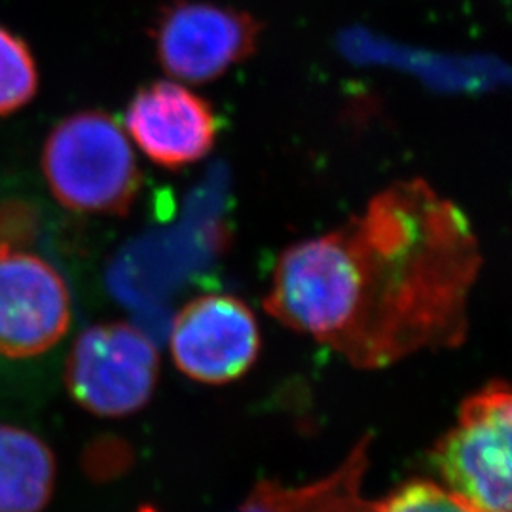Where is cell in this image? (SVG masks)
Segmentation results:
<instances>
[{
	"label": "cell",
	"instance_id": "1",
	"mask_svg": "<svg viewBox=\"0 0 512 512\" xmlns=\"http://www.w3.org/2000/svg\"><path fill=\"white\" fill-rule=\"evenodd\" d=\"M480 268L467 215L410 179L336 230L285 249L264 308L357 368H385L463 344Z\"/></svg>",
	"mask_w": 512,
	"mask_h": 512
},
{
	"label": "cell",
	"instance_id": "2",
	"mask_svg": "<svg viewBox=\"0 0 512 512\" xmlns=\"http://www.w3.org/2000/svg\"><path fill=\"white\" fill-rule=\"evenodd\" d=\"M42 171L55 200L76 213L126 215L141 190L128 135L101 110L76 112L55 126Z\"/></svg>",
	"mask_w": 512,
	"mask_h": 512
},
{
	"label": "cell",
	"instance_id": "3",
	"mask_svg": "<svg viewBox=\"0 0 512 512\" xmlns=\"http://www.w3.org/2000/svg\"><path fill=\"white\" fill-rule=\"evenodd\" d=\"M511 431L509 385L497 380L467 397L429 458L446 490L478 512H511Z\"/></svg>",
	"mask_w": 512,
	"mask_h": 512
},
{
	"label": "cell",
	"instance_id": "4",
	"mask_svg": "<svg viewBox=\"0 0 512 512\" xmlns=\"http://www.w3.org/2000/svg\"><path fill=\"white\" fill-rule=\"evenodd\" d=\"M160 355L147 334L129 323L84 330L65 366V384L76 403L101 418H124L150 401Z\"/></svg>",
	"mask_w": 512,
	"mask_h": 512
},
{
	"label": "cell",
	"instance_id": "5",
	"mask_svg": "<svg viewBox=\"0 0 512 512\" xmlns=\"http://www.w3.org/2000/svg\"><path fill=\"white\" fill-rule=\"evenodd\" d=\"M260 33V23L247 12L177 0L156 19L154 48L169 76L207 84L255 54Z\"/></svg>",
	"mask_w": 512,
	"mask_h": 512
},
{
	"label": "cell",
	"instance_id": "6",
	"mask_svg": "<svg viewBox=\"0 0 512 512\" xmlns=\"http://www.w3.org/2000/svg\"><path fill=\"white\" fill-rule=\"evenodd\" d=\"M179 370L200 384H230L255 365L260 330L251 308L230 294H203L177 313L169 334Z\"/></svg>",
	"mask_w": 512,
	"mask_h": 512
},
{
	"label": "cell",
	"instance_id": "7",
	"mask_svg": "<svg viewBox=\"0 0 512 512\" xmlns=\"http://www.w3.org/2000/svg\"><path fill=\"white\" fill-rule=\"evenodd\" d=\"M71 325V296L50 262L0 245V355L29 359L46 353Z\"/></svg>",
	"mask_w": 512,
	"mask_h": 512
},
{
	"label": "cell",
	"instance_id": "8",
	"mask_svg": "<svg viewBox=\"0 0 512 512\" xmlns=\"http://www.w3.org/2000/svg\"><path fill=\"white\" fill-rule=\"evenodd\" d=\"M126 128L154 164L177 171L213 150L219 126L205 99L183 84L164 80L133 95Z\"/></svg>",
	"mask_w": 512,
	"mask_h": 512
},
{
	"label": "cell",
	"instance_id": "9",
	"mask_svg": "<svg viewBox=\"0 0 512 512\" xmlns=\"http://www.w3.org/2000/svg\"><path fill=\"white\" fill-rule=\"evenodd\" d=\"M368 437L330 475L306 486H281L264 480L238 512H374L376 501L363 495L368 469Z\"/></svg>",
	"mask_w": 512,
	"mask_h": 512
},
{
	"label": "cell",
	"instance_id": "10",
	"mask_svg": "<svg viewBox=\"0 0 512 512\" xmlns=\"http://www.w3.org/2000/svg\"><path fill=\"white\" fill-rule=\"evenodd\" d=\"M55 458L35 433L0 425V512H42L55 490Z\"/></svg>",
	"mask_w": 512,
	"mask_h": 512
},
{
	"label": "cell",
	"instance_id": "11",
	"mask_svg": "<svg viewBox=\"0 0 512 512\" xmlns=\"http://www.w3.org/2000/svg\"><path fill=\"white\" fill-rule=\"evenodd\" d=\"M37 90V61L27 42L0 25V116L29 105Z\"/></svg>",
	"mask_w": 512,
	"mask_h": 512
},
{
	"label": "cell",
	"instance_id": "12",
	"mask_svg": "<svg viewBox=\"0 0 512 512\" xmlns=\"http://www.w3.org/2000/svg\"><path fill=\"white\" fill-rule=\"evenodd\" d=\"M374 512H478L459 495L435 482L416 480L376 501Z\"/></svg>",
	"mask_w": 512,
	"mask_h": 512
},
{
	"label": "cell",
	"instance_id": "13",
	"mask_svg": "<svg viewBox=\"0 0 512 512\" xmlns=\"http://www.w3.org/2000/svg\"><path fill=\"white\" fill-rule=\"evenodd\" d=\"M139 512H156L154 511V509H150V507H143V509H141V511Z\"/></svg>",
	"mask_w": 512,
	"mask_h": 512
}]
</instances>
